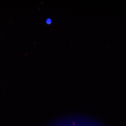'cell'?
Returning <instances> with one entry per match:
<instances>
[{"label":"cell","mask_w":126,"mask_h":126,"mask_svg":"<svg viewBox=\"0 0 126 126\" xmlns=\"http://www.w3.org/2000/svg\"><path fill=\"white\" fill-rule=\"evenodd\" d=\"M52 22V21L51 19L48 18L46 20V23L48 24H50Z\"/></svg>","instance_id":"cell-1"}]
</instances>
